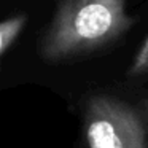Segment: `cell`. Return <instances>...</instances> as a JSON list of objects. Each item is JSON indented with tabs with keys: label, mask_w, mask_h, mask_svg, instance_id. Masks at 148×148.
<instances>
[{
	"label": "cell",
	"mask_w": 148,
	"mask_h": 148,
	"mask_svg": "<svg viewBox=\"0 0 148 148\" xmlns=\"http://www.w3.org/2000/svg\"><path fill=\"white\" fill-rule=\"evenodd\" d=\"M88 148H148V110L97 94L84 108Z\"/></svg>",
	"instance_id": "obj_2"
},
{
	"label": "cell",
	"mask_w": 148,
	"mask_h": 148,
	"mask_svg": "<svg viewBox=\"0 0 148 148\" xmlns=\"http://www.w3.org/2000/svg\"><path fill=\"white\" fill-rule=\"evenodd\" d=\"M27 14H16L0 23V56L3 54L19 37L27 24Z\"/></svg>",
	"instance_id": "obj_3"
},
{
	"label": "cell",
	"mask_w": 148,
	"mask_h": 148,
	"mask_svg": "<svg viewBox=\"0 0 148 148\" xmlns=\"http://www.w3.org/2000/svg\"><path fill=\"white\" fill-rule=\"evenodd\" d=\"M132 24L126 0H59L40 53L48 62L89 54L116 42Z\"/></svg>",
	"instance_id": "obj_1"
},
{
	"label": "cell",
	"mask_w": 148,
	"mask_h": 148,
	"mask_svg": "<svg viewBox=\"0 0 148 148\" xmlns=\"http://www.w3.org/2000/svg\"><path fill=\"white\" fill-rule=\"evenodd\" d=\"M148 75V35L137 49L135 56L132 58L131 65L127 69V77L131 78H140Z\"/></svg>",
	"instance_id": "obj_4"
}]
</instances>
